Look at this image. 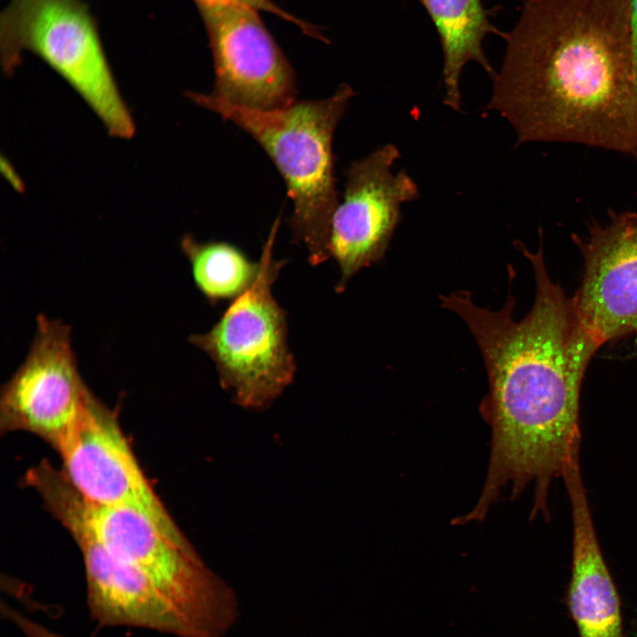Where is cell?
Instances as JSON below:
<instances>
[{
    "mask_svg": "<svg viewBox=\"0 0 637 637\" xmlns=\"http://www.w3.org/2000/svg\"><path fill=\"white\" fill-rule=\"evenodd\" d=\"M194 2L202 17L228 9L249 7L259 12H271L292 22L297 25L307 35H318L317 30L311 25L285 12L271 0H194Z\"/></svg>",
    "mask_w": 637,
    "mask_h": 637,
    "instance_id": "obj_16",
    "label": "cell"
},
{
    "mask_svg": "<svg viewBox=\"0 0 637 637\" xmlns=\"http://www.w3.org/2000/svg\"><path fill=\"white\" fill-rule=\"evenodd\" d=\"M505 40L487 108L518 144L579 143L637 159L627 0H527Z\"/></svg>",
    "mask_w": 637,
    "mask_h": 637,
    "instance_id": "obj_2",
    "label": "cell"
},
{
    "mask_svg": "<svg viewBox=\"0 0 637 637\" xmlns=\"http://www.w3.org/2000/svg\"><path fill=\"white\" fill-rule=\"evenodd\" d=\"M573 526L572 564L565 594L579 637H625L621 601L600 549L582 482L579 457L563 476Z\"/></svg>",
    "mask_w": 637,
    "mask_h": 637,
    "instance_id": "obj_13",
    "label": "cell"
},
{
    "mask_svg": "<svg viewBox=\"0 0 637 637\" xmlns=\"http://www.w3.org/2000/svg\"><path fill=\"white\" fill-rule=\"evenodd\" d=\"M401 156L391 143L355 161L346 172L343 199L330 224L327 252L338 264L340 293L361 269L384 256L401 220V205L418 196L415 180L391 168Z\"/></svg>",
    "mask_w": 637,
    "mask_h": 637,
    "instance_id": "obj_9",
    "label": "cell"
},
{
    "mask_svg": "<svg viewBox=\"0 0 637 637\" xmlns=\"http://www.w3.org/2000/svg\"><path fill=\"white\" fill-rule=\"evenodd\" d=\"M628 637H637V610L632 618Z\"/></svg>",
    "mask_w": 637,
    "mask_h": 637,
    "instance_id": "obj_18",
    "label": "cell"
},
{
    "mask_svg": "<svg viewBox=\"0 0 637 637\" xmlns=\"http://www.w3.org/2000/svg\"><path fill=\"white\" fill-rule=\"evenodd\" d=\"M4 72L29 51L84 100L109 134L129 139L135 125L115 81L94 16L82 0H12L0 18Z\"/></svg>",
    "mask_w": 637,
    "mask_h": 637,
    "instance_id": "obj_4",
    "label": "cell"
},
{
    "mask_svg": "<svg viewBox=\"0 0 637 637\" xmlns=\"http://www.w3.org/2000/svg\"><path fill=\"white\" fill-rule=\"evenodd\" d=\"M197 289L212 304L234 300L257 278L260 261L254 262L238 247L226 242H199L189 234L180 240Z\"/></svg>",
    "mask_w": 637,
    "mask_h": 637,
    "instance_id": "obj_15",
    "label": "cell"
},
{
    "mask_svg": "<svg viewBox=\"0 0 637 637\" xmlns=\"http://www.w3.org/2000/svg\"><path fill=\"white\" fill-rule=\"evenodd\" d=\"M631 36L637 67V0H627Z\"/></svg>",
    "mask_w": 637,
    "mask_h": 637,
    "instance_id": "obj_17",
    "label": "cell"
},
{
    "mask_svg": "<svg viewBox=\"0 0 637 637\" xmlns=\"http://www.w3.org/2000/svg\"><path fill=\"white\" fill-rule=\"evenodd\" d=\"M89 392L78 369L71 326L40 314L25 360L2 387L0 432L31 433L57 449Z\"/></svg>",
    "mask_w": 637,
    "mask_h": 637,
    "instance_id": "obj_8",
    "label": "cell"
},
{
    "mask_svg": "<svg viewBox=\"0 0 637 637\" xmlns=\"http://www.w3.org/2000/svg\"><path fill=\"white\" fill-rule=\"evenodd\" d=\"M77 498L94 534L142 573L173 606L184 637H220L228 630L236 618L235 595L191 545L179 543L134 508L93 505L78 494Z\"/></svg>",
    "mask_w": 637,
    "mask_h": 637,
    "instance_id": "obj_6",
    "label": "cell"
},
{
    "mask_svg": "<svg viewBox=\"0 0 637 637\" xmlns=\"http://www.w3.org/2000/svg\"><path fill=\"white\" fill-rule=\"evenodd\" d=\"M65 478L87 503L131 507L182 545H191L146 478L121 428L118 412L91 391L71 430L56 449Z\"/></svg>",
    "mask_w": 637,
    "mask_h": 637,
    "instance_id": "obj_7",
    "label": "cell"
},
{
    "mask_svg": "<svg viewBox=\"0 0 637 637\" xmlns=\"http://www.w3.org/2000/svg\"><path fill=\"white\" fill-rule=\"evenodd\" d=\"M438 32L443 52L444 104L455 111L461 107L459 81L464 66L478 62L495 78L483 51L487 34L495 32L480 0H419Z\"/></svg>",
    "mask_w": 637,
    "mask_h": 637,
    "instance_id": "obj_14",
    "label": "cell"
},
{
    "mask_svg": "<svg viewBox=\"0 0 637 637\" xmlns=\"http://www.w3.org/2000/svg\"><path fill=\"white\" fill-rule=\"evenodd\" d=\"M516 247L530 261L536 281L532 309L513 318L510 291L503 308L478 306L467 290L441 295V307L458 315L474 336L488 378L480 412L491 427L487 478L476 503L487 512L501 489L517 497L534 483L533 515L548 514L550 481L579 451L580 390L600 345L583 326L573 297L548 273L540 247Z\"/></svg>",
    "mask_w": 637,
    "mask_h": 637,
    "instance_id": "obj_1",
    "label": "cell"
},
{
    "mask_svg": "<svg viewBox=\"0 0 637 637\" xmlns=\"http://www.w3.org/2000/svg\"><path fill=\"white\" fill-rule=\"evenodd\" d=\"M259 12L240 7L203 17L215 72L211 94L249 109L284 108L296 100L295 73Z\"/></svg>",
    "mask_w": 637,
    "mask_h": 637,
    "instance_id": "obj_10",
    "label": "cell"
},
{
    "mask_svg": "<svg viewBox=\"0 0 637 637\" xmlns=\"http://www.w3.org/2000/svg\"><path fill=\"white\" fill-rule=\"evenodd\" d=\"M47 509L71 533L81 549L87 582V603L100 626H128L184 637L176 611L134 567L112 553L85 523L75 494H53Z\"/></svg>",
    "mask_w": 637,
    "mask_h": 637,
    "instance_id": "obj_11",
    "label": "cell"
},
{
    "mask_svg": "<svg viewBox=\"0 0 637 637\" xmlns=\"http://www.w3.org/2000/svg\"><path fill=\"white\" fill-rule=\"evenodd\" d=\"M573 241L584 273L573 300L597 343L637 335V213L610 212Z\"/></svg>",
    "mask_w": 637,
    "mask_h": 637,
    "instance_id": "obj_12",
    "label": "cell"
},
{
    "mask_svg": "<svg viewBox=\"0 0 637 637\" xmlns=\"http://www.w3.org/2000/svg\"><path fill=\"white\" fill-rule=\"evenodd\" d=\"M280 217L263 246L252 286L233 300L216 324L188 341L214 362L220 385L238 405L268 407L293 381L296 365L288 345L285 311L272 295L284 261L272 256Z\"/></svg>",
    "mask_w": 637,
    "mask_h": 637,
    "instance_id": "obj_5",
    "label": "cell"
},
{
    "mask_svg": "<svg viewBox=\"0 0 637 637\" xmlns=\"http://www.w3.org/2000/svg\"><path fill=\"white\" fill-rule=\"evenodd\" d=\"M354 91L341 85L321 100H295L275 110H255L211 94L188 92L197 105L212 111L248 133L268 154L283 177L294 205L293 240L303 243L309 262L328 257L331 219L338 204L333 138Z\"/></svg>",
    "mask_w": 637,
    "mask_h": 637,
    "instance_id": "obj_3",
    "label": "cell"
}]
</instances>
